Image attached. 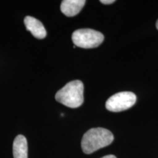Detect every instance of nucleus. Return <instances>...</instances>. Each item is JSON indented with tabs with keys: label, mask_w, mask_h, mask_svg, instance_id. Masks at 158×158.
Returning <instances> with one entry per match:
<instances>
[{
	"label": "nucleus",
	"mask_w": 158,
	"mask_h": 158,
	"mask_svg": "<svg viewBox=\"0 0 158 158\" xmlns=\"http://www.w3.org/2000/svg\"><path fill=\"white\" fill-rule=\"evenodd\" d=\"M113 141L114 135L110 130L102 127L92 128L83 136L81 149L85 154L89 155L110 145Z\"/></svg>",
	"instance_id": "nucleus-1"
},
{
	"label": "nucleus",
	"mask_w": 158,
	"mask_h": 158,
	"mask_svg": "<svg viewBox=\"0 0 158 158\" xmlns=\"http://www.w3.org/2000/svg\"><path fill=\"white\" fill-rule=\"evenodd\" d=\"M57 102L71 108L80 107L84 102V84L75 80L59 89L55 96Z\"/></svg>",
	"instance_id": "nucleus-2"
},
{
	"label": "nucleus",
	"mask_w": 158,
	"mask_h": 158,
	"mask_svg": "<svg viewBox=\"0 0 158 158\" xmlns=\"http://www.w3.org/2000/svg\"><path fill=\"white\" fill-rule=\"evenodd\" d=\"M72 40L76 46L82 48H93L102 44L104 36L101 32L94 29H80L73 33Z\"/></svg>",
	"instance_id": "nucleus-3"
},
{
	"label": "nucleus",
	"mask_w": 158,
	"mask_h": 158,
	"mask_svg": "<svg viewBox=\"0 0 158 158\" xmlns=\"http://www.w3.org/2000/svg\"><path fill=\"white\" fill-rule=\"evenodd\" d=\"M136 102L135 94L131 92H122L112 95L106 102V107L112 112L129 109Z\"/></svg>",
	"instance_id": "nucleus-4"
},
{
	"label": "nucleus",
	"mask_w": 158,
	"mask_h": 158,
	"mask_svg": "<svg viewBox=\"0 0 158 158\" xmlns=\"http://www.w3.org/2000/svg\"><path fill=\"white\" fill-rule=\"evenodd\" d=\"M23 22L27 30L30 31L35 37L37 39H43L46 37V30L44 26L39 20L34 17L27 16L25 17Z\"/></svg>",
	"instance_id": "nucleus-5"
},
{
	"label": "nucleus",
	"mask_w": 158,
	"mask_h": 158,
	"mask_svg": "<svg viewBox=\"0 0 158 158\" xmlns=\"http://www.w3.org/2000/svg\"><path fill=\"white\" fill-rule=\"evenodd\" d=\"M86 3L84 0H64L61 4V11L68 17L78 15Z\"/></svg>",
	"instance_id": "nucleus-6"
},
{
	"label": "nucleus",
	"mask_w": 158,
	"mask_h": 158,
	"mask_svg": "<svg viewBox=\"0 0 158 158\" xmlns=\"http://www.w3.org/2000/svg\"><path fill=\"white\" fill-rule=\"evenodd\" d=\"M13 158H28V144L27 138L22 135L15 137L13 145Z\"/></svg>",
	"instance_id": "nucleus-7"
},
{
	"label": "nucleus",
	"mask_w": 158,
	"mask_h": 158,
	"mask_svg": "<svg viewBox=\"0 0 158 158\" xmlns=\"http://www.w3.org/2000/svg\"><path fill=\"white\" fill-rule=\"evenodd\" d=\"M100 2L104 4V5H110V4L115 2L114 0H101Z\"/></svg>",
	"instance_id": "nucleus-8"
},
{
	"label": "nucleus",
	"mask_w": 158,
	"mask_h": 158,
	"mask_svg": "<svg viewBox=\"0 0 158 158\" xmlns=\"http://www.w3.org/2000/svg\"><path fill=\"white\" fill-rule=\"evenodd\" d=\"M102 158H116V157L114 155H109L104 156V157H102Z\"/></svg>",
	"instance_id": "nucleus-9"
},
{
	"label": "nucleus",
	"mask_w": 158,
	"mask_h": 158,
	"mask_svg": "<svg viewBox=\"0 0 158 158\" xmlns=\"http://www.w3.org/2000/svg\"><path fill=\"white\" fill-rule=\"evenodd\" d=\"M156 27H157V29H158V20L157 21V23H156Z\"/></svg>",
	"instance_id": "nucleus-10"
}]
</instances>
